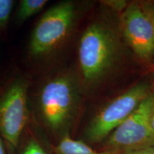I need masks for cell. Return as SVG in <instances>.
Returning <instances> with one entry per match:
<instances>
[{"label": "cell", "mask_w": 154, "mask_h": 154, "mask_svg": "<svg viewBox=\"0 0 154 154\" xmlns=\"http://www.w3.org/2000/svg\"><path fill=\"white\" fill-rule=\"evenodd\" d=\"M123 41L119 20L103 17L86 28L78 47L82 92L94 90L113 72L122 57Z\"/></svg>", "instance_id": "6da1fadb"}, {"label": "cell", "mask_w": 154, "mask_h": 154, "mask_svg": "<svg viewBox=\"0 0 154 154\" xmlns=\"http://www.w3.org/2000/svg\"><path fill=\"white\" fill-rule=\"evenodd\" d=\"M82 93L79 79L70 72L54 75L42 84L36 95V111L49 132L60 138L69 134L79 111Z\"/></svg>", "instance_id": "7a4b0ae2"}, {"label": "cell", "mask_w": 154, "mask_h": 154, "mask_svg": "<svg viewBox=\"0 0 154 154\" xmlns=\"http://www.w3.org/2000/svg\"><path fill=\"white\" fill-rule=\"evenodd\" d=\"M76 3L65 1L53 6L35 26L29 46L30 55L40 59L57 51L70 35L77 19Z\"/></svg>", "instance_id": "3957f363"}, {"label": "cell", "mask_w": 154, "mask_h": 154, "mask_svg": "<svg viewBox=\"0 0 154 154\" xmlns=\"http://www.w3.org/2000/svg\"><path fill=\"white\" fill-rule=\"evenodd\" d=\"M153 86L140 82L103 106L88 124L85 138L89 143L105 140L109 135L136 111L152 93Z\"/></svg>", "instance_id": "277c9868"}, {"label": "cell", "mask_w": 154, "mask_h": 154, "mask_svg": "<svg viewBox=\"0 0 154 154\" xmlns=\"http://www.w3.org/2000/svg\"><path fill=\"white\" fill-rule=\"evenodd\" d=\"M28 83L12 81L0 95V136L8 154L18 151L29 120Z\"/></svg>", "instance_id": "5b68a950"}, {"label": "cell", "mask_w": 154, "mask_h": 154, "mask_svg": "<svg viewBox=\"0 0 154 154\" xmlns=\"http://www.w3.org/2000/svg\"><path fill=\"white\" fill-rule=\"evenodd\" d=\"M153 90V89H152ZM153 92L104 140L102 151L120 154L154 146L151 127Z\"/></svg>", "instance_id": "8992f818"}, {"label": "cell", "mask_w": 154, "mask_h": 154, "mask_svg": "<svg viewBox=\"0 0 154 154\" xmlns=\"http://www.w3.org/2000/svg\"><path fill=\"white\" fill-rule=\"evenodd\" d=\"M124 41L136 57L148 66L154 63V27L140 1L129 2L119 17Z\"/></svg>", "instance_id": "52a82bcc"}, {"label": "cell", "mask_w": 154, "mask_h": 154, "mask_svg": "<svg viewBox=\"0 0 154 154\" xmlns=\"http://www.w3.org/2000/svg\"><path fill=\"white\" fill-rule=\"evenodd\" d=\"M54 154H116L107 151H98L92 149L85 142L75 140L66 134L54 146Z\"/></svg>", "instance_id": "ba28073f"}, {"label": "cell", "mask_w": 154, "mask_h": 154, "mask_svg": "<svg viewBox=\"0 0 154 154\" xmlns=\"http://www.w3.org/2000/svg\"><path fill=\"white\" fill-rule=\"evenodd\" d=\"M47 3L46 0H22L17 11V20L24 22L30 18L41 11Z\"/></svg>", "instance_id": "9c48e42d"}, {"label": "cell", "mask_w": 154, "mask_h": 154, "mask_svg": "<svg viewBox=\"0 0 154 154\" xmlns=\"http://www.w3.org/2000/svg\"><path fill=\"white\" fill-rule=\"evenodd\" d=\"M19 154H48L38 138L32 134L22 138L19 146Z\"/></svg>", "instance_id": "30bf717a"}, {"label": "cell", "mask_w": 154, "mask_h": 154, "mask_svg": "<svg viewBox=\"0 0 154 154\" xmlns=\"http://www.w3.org/2000/svg\"><path fill=\"white\" fill-rule=\"evenodd\" d=\"M14 6V1L0 0V29L6 26Z\"/></svg>", "instance_id": "8fae6325"}, {"label": "cell", "mask_w": 154, "mask_h": 154, "mask_svg": "<svg viewBox=\"0 0 154 154\" xmlns=\"http://www.w3.org/2000/svg\"><path fill=\"white\" fill-rule=\"evenodd\" d=\"M128 2H129L125 0H111V1L109 0V1H103V4L110 11L120 14L127 7Z\"/></svg>", "instance_id": "7c38bea8"}, {"label": "cell", "mask_w": 154, "mask_h": 154, "mask_svg": "<svg viewBox=\"0 0 154 154\" xmlns=\"http://www.w3.org/2000/svg\"><path fill=\"white\" fill-rule=\"evenodd\" d=\"M140 5L146 11V14L149 15L150 19H151L152 23L154 27V0H146V1H140ZM154 72V63L152 67Z\"/></svg>", "instance_id": "4fadbf2b"}, {"label": "cell", "mask_w": 154, "mask_h": 154, "mask_svg": "<svg viewBox=\"0 0 154 154\" xmlns=\"http://www.w3.org/2000/svg\"><path fill=\"white\" fill-rule=\"evenodd\" d=\"M120 154H154V146L149 148H146V149L136 150V151H128L126 153H123Z\"/></svg>", "instance_id": "5bb4252c"}, {"label": "cell", "mask_w": 154, "mask_h": 154, "mask_svg": "<svg viewBox=\"0 0 154 154\" xmlns=\"http://www.w3.org/2000/svg\"><path fill=\"white\" fill-rule=\"evenodd\" d=\"M153 105H152V109H151V127L152 132H153V135L154 136V86H153Z\"/></svg>", "instance_id": "9a60e30c"}, {"label": "cell", "mask_w": 154, "mask_h": 154, "mask_svg": "<svg viewBox=\"0 0 154 154\" xmlns=\"http://www.w3.org/2000/svg\"><path fill=\"white\" fill-rule=\"evenodd\" d=\"M0 154H7V149H6L5 145L4 143L3 140L0 136Z\"/></svg>", "instance_id": "2e32d148"}]
</instances>
